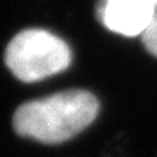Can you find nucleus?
<instances>
[{"label": "nucleus", "mask_w": 157, "mask_h": 157, "mask_svg": "<svg viewBox=\"0 0 157 157\" xmlns=\"http://www.w3.org/2000/svg\"><path fill=\"white\" fill-rule=\"evenodd\" d=\"M154 2H155V3H157V0H154Z\"/></svg>", "instance_id": "obj_5"}, {"label": "nucleus", "mask_w": 157, "mask_h": 157, "mask_svg": "<svg viewBox=\"0 0 157 157\" xmlns=\"http://www.w3.org/2000/svg\"><path fill=\"white\" fill-rule=\"evenodd\" d=\"M72 61L67 44L44 29L18 32L5 50V64L21 82L32 83L63 72Z\"/></svg>", "instance_id": "obj_2"}, {"label": "nucleus", "mask_w": 157, "mask_h": 157, "mask_svg": "<svg viewBox=\"0 0 157 157\" xmlns=\"http://www.w3.org/2000/svg\"><path fill=\"white\" fill-rule=\"evenodd\" d=\"M157 11L154 0H99L96 16L106 29L125 37L143 35Z\"/></svg>", "instance_id": "obj_3"}, {"label": "nucleus", "mask_w": 157, "mask_h": 157, "mask_svg": "<svg viewBox=\"0 0 157 157\" xmlns=\"http://www.w3.org/2000/svg\"><path fill=\"white\" fill-rule=\"evenodd\" d=\"M98 111L99 103L93 93L66 90L21 104L13 116V128L19 136L58 144L83 132Z\"/></svg>", "instance_id": "obj_1"}, {"label": "nucleus", "mask_w": 157, "mask_h": 157, "mask_svg": "<svg viewBox=\"0 0 157 157\" xmlns=\"http://www.w3.org/2000/svg\"><path fill=\"white\" fill-rule=\"evenodd\" d=\"M141 40H143L144 48L152 56L157 58V11H155V15L151 21V24H149V27L144 31V34L141 35Z\"/></svg>", "instance_id": "obj_4"}]
</instances>
